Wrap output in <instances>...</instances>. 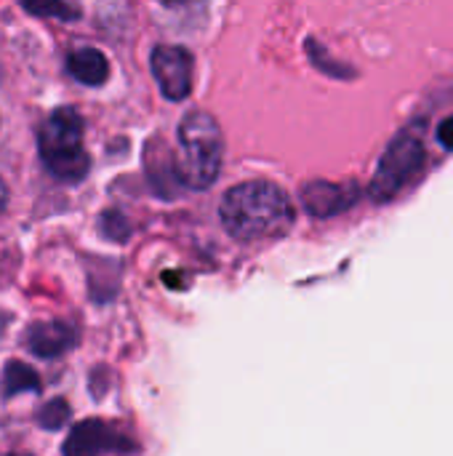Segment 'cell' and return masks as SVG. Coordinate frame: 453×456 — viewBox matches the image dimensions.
Segmentation results:
<instances>
[{
	"label": "cell",
	"instance_id": "cell-1",
	"mask_svg": "<svg viewBox=\"0 0 453 456\" xmlns=\"http://www.w3.org/2000/svg\"><path fill=\"white\" fill-rule=\"evenodd\" d=\"M219 214L224 230L240 240L280 238L294 224V206L288 195L264 179H251L227 190Z\"/></svg>",
	"mask_w": 453,
	"mask_h": 456
},
{
	"label": "cell",
	"instance_id": "cell-2",
	"mask_svg": "<svg viewBox=\"0 0 453 456\" xmlns=\"http://www.w3.org/2000/svg\"><path fill=\"white\" fill-rule=\"evenodd\" d=\"M222 128L214 115L195 110L179 126V152L174 160L176 176L192 190H206L216 182L222 168Z\"/></svg>",
	"mask_w": 453,
	"mask_h": 456
},
{
	"label": "cell",
	"instance_id": "cell-3",
	"mask_svg": "<svg viewBox=\"0 0 453 456\" xmlns=\"http://www.w3.org/2000/svg\"><path fill=\"white\" fill-rule=\"evenodd\" d=\"M40 158L61 182H80L91 158L83 147V118L75 107H56L40 128Z\"/></svg>",
	"mask_w": 453,
	"mask_h": 456
},
{
	"label": "cell",
	"instance_id": "cell-4",
	"mask_svg": "<svg viewBox=\"0 0 453 456\" xmlns=\"http://www.w3.org/2000/svg\"><path fill=\"white\" fill-rule=\"evenodd\" d=\"M427 152H425V142L414 128L400 131L384 150L374 182H371V195L376 200H392L403 187H409L425 168Z\"/></svg>",
	"mask_w": 453,
	"mask_h": 456
},
{
	"label": "cell",
	"instance_id": "cell-5",
	"mask_svg": "<svg viewBox=\"0 0 453 456\" xmlns=\"http://www.w3.org/2000/svg\"><path fill=\"white\" fill-rule=\"evenodd\" d=\"M192 53L182 45H158L150 56L152 75L166 99L182 102L192 91Z\"/></svg>",
	"mask_w": 453,
	"mask_h": 456
},
{
	"label": "cell",
	"instance_id": "cell-6",
	"mask_svg": "<svg viewBox=\"0 0 453 456\" xmlns=\"http://www.w3.org/2000/svg\"><path fill=\"white\" fill-rule=\"evenodd\" d=\"M128 441H123L112 428H107L99 419H88L72 428L67 444H64V456H101L112 449H125Z\"/></svg>",
	"mask_w": 453,
	"mask_h": 456
},
{
	"label": "cell",
	"instance_id": "cell-7",
	"mask_svg": "<svg viewBox=\"0 0 453 456\" xmlns=\"http://www.w3.org/2000/svg\"><path fill=\"white\" fill-rule=\"evenodd\" d=\"M358 200L355 184H334V182H310L302 192V203L312 216H334L347 211Z\"/></svg>",
	"mask_w": 453,
	"mask_h": 456
},
{
	"label": "cell",
	"instance_id": "cell-8",
	"mask_svg": "<svg viewBox=\"0 0 453 456\" xmlns=\"http://www.w3.org/2000/svg\"><path fill=\"white\" fill-rule=\"evenodd\" d=\"M75 345V329L59 321L35 323L27 331V347L40 358H56Z\"/></svg>",
	"mask_w": 453,
	"mask_h": 456
},
{
	"label": "cell",
	"instance_id": "cell-9",
	"mask_svg": "<svg viewBox=\"0 0 453 456\" xmlns=\"http://www.w3.org/2000/svg\"><path fill=\"white\" fill-rule=\"evenodd\" d=\"M67 69L75 80L85 86H101L109 75V61L96 48H77L67 59Z\"/></svg>",
	"mask_w": 453,
	"mask_h": 456
},
{
	"label": "cell",
	"instance_id": "cell-10",
	"mask_svg": "<svg viewBox=\"0 0 453 456\" xmlns=\"http://www.w3.org/2000/svg\"><path fill=\"white\" fill-rule=\"evenodd\" d=\"M40 390V377L35 369L19 363V361H11L5 366V374H3V395L11 398L16 393H37Z\"/></svg>",
	"mask_w": 453,
	"mask_h": 456
},
{
	"label": "cell",
	"instance_id": "cell-11",
	"mask_svg": "<svg viewBox=\"0 0 453 456\" xmlns=\"http://www.w3.org/2000/svg\"><path fill=\"white\" fill-rule=\"evenodd\" d=\"M67 419H69V403L61 401V398L51 401V403L37 414V422H40V428H45V430H59V428H64Z\"/></svg>",
	"mask_w": 453,
	"mask_h": 456
},
{
	"label": "cell",
	"instance_id": "cell-12",
	"mask_svg": "<svg viewBox=\"0 0 453 456\" xmlns=\"http://www.w3.org/2000/svg\"><path fill=\"white\" fill-rule=\"evenodd\" d=\"M24 8L35 16H59L61 21H72L80 16V8L67 3H24Z\"/></svg>",
	"mask_w": 453,
	"mask_h": 456
},
{
	"label": "cell",
	"instance_id": "cell-13",
	"mask_svg": "<svg viewBox=\"0 0 453 456\" xmlns=\"http://www.w3.org/2000/svg\"><path fill=\"white\" fill-rule=\"evenodd\" d=\"M438 142H441L446 150H453V115L441 123V128H438Z\"/></svg>",
	"mask_w": 453,
	"mask_h": 456
},
{
	"label": "cell",
	"instance_id": "cell-14",
	"mask_svg": "<svg viewBox=\"0 0 453 456\" xmlns=\"http://www.w3.org/2000/svg\"><path fill=\"white\" fill-rule=\"evenodd\" d=\"M5 203H8V190H5V184H3V179H0V211L5 208Z\"/></svg>",
	"mask_w": 453,
	"mask_h": 456
},
{
	"label": "cell",
	"instance_id": "cell-15",
	"mask_svg": "<svg viewBox=\"0 0 453 456\" xmlns=\"http://www.w3.org/2000/svg\"><path fill=\"white\" fill-rule=\"evenodd\" d=\"M8 456H29V454H8Z\"/></svg>",
	"mask_w": 453,
	"mask_h": 456
}]
</instances>
